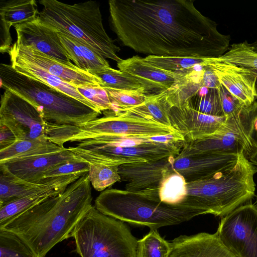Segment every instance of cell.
<instances>
[{
    "instance_id": "cell-22",
    "label": "cell",
    "mask_w": 257,
    "mask_h": 257,
    "mask_svg": "<svg viewBox=\"0 0 257 257\" xmlns=\"http://www.w3.org/2000/svg\"><path fill=\"white\" fill-rule=\"evenodd\" d=\"M58 36L70 59L80 69L95 75L111 68L105 58L82 42L60 32Z\"/></svg>"
},
{
    "instance_id": "cell-32",
    "label": "cell",
    "mask_w": 257,
    "mask_h": 257,
    "mask_svg": "<svg viewBox=\"0 0 257 257\" xmlns=\"http://www.w3.org/2000/svg\"><path fill=\"white\" fill-rule=\"evenodd\" d=\"M104 88L107 92L111 103V109L109 110L115 113L142 104L150 95L143 89L123 90Z\"/></svg>"
},
{
    "instance_id": "cell-26",
    "label": "cell",
    "mask_w": 257,
    "mask_h": 257,
    "mask_svg": "<svg viewBox=\"0 0 257 257\" xmlns=\"http://www.w3.org/2000/svg\"><path fill=\"white\" fill-rule=\"evenodd\" d=\"M166 91L157 94L150 95L149 98L142 104L120 112H125L152 119L162 124L172 127L169 117L172 107L167 101Z\"/></svg>"
},
{
    "instance_id": "cell-40",
    "label": "cell",
    "mask_w": 257,
    "mask_h": 257,
    "mask_svg": "<svg viewBox=\"0 0 257 257\" xmlns=\"http://www.w3.org/2000/svg\"><path fill=\"white\" fill-rule=\"evenodd\" d=\"M254 138L255 140V149L249 157L248 160L253 165L257 167V119L254 125Z\"/></svg>"
},
{
    "instance_id": "cell-21",
    "label": "cell",
    "mask_w": 257,
    "mask_h": 257,
    "mask_svg": "<svg viewBox=\"0 0 257 257\" xmlns=\"http://www.w3.org/2000/svg\"><path fill=\"white\" fill-rule=\"evenodd\" d=\"M83 174H76L47 178L41 183L27 182L1 173L0 206L15 199L39 193L64 184H71Z\"/></svg>"
},
{
    "instance_id": "cell-27",
    "label": "cell",
    "mask_w": 257,
    "mask_h": 257,
    "mask_svg": "<svg viewBox=\"0 0 257 257\" xmlns=\"http://www.w3.org/2000/svg\"><path fill=\"white\" fill-rule=\"evenodd\" d=\"M39 13L34 0L0 1V21L10 28L12 26L36 19Z\"/></svg>"
},
{
    "instance_id": "cell-8",
    "label": "cell",
    "mask_w": 257,
    "mask_h": 257,
    "mask_svg": "<svg viewBox=\"0 0 257 257\" xmlns=\"http://www.w3.org/2000/svg\"><path fill=\"white\" fill-rule=\"evenodd\" d=\"M72 237L81 257H136L137 240L129 227L93 205L77 223Z\"/></svg>"
},
{
    "instance_id": "cell-23",
    "label": "cell",
    "mask_w": 257,
    "mask_h": 257,
    "mask_svg": "<svg viewBox=\"0 0 257 257\" xmlns=\"http://www.w3.org/2000/svg\"><path fill=\"white\" fill-rule=\"evenodd\" d=\"M10 57L13 68L18 72L40 81L97 110L89 101L80 94L76 87L64 81L60 78L51 74L37 65L13 55H10Z\"/></svg>"
},
{
    "instance_id": "cell-12",
    "label": "cell",
    "mask_w": 257,
    "mask_h": 257,
    "mask_svg": "<svg viewBox=\"0 0 257 257\" xmlns=\"http://www.w3.org/2000/svg\"><path fill=\"white\" fill-rule=\"evenodd\" d=\"M8 53L37 65L75 87L102 86L101 80L97 76L80 69L74 64L68 65L61 63L32 46H23L15 42Z\"/></svg>"
},
{
    "instance_id": "cell-7",
    "label": "cell",
    "mask_w": 257,
    "mask_h": 257,
    "mask_svg": "<svg viewBox=\"0 0 257 257\" xmlns=\"http://www.w3.org/2000/svg\"><path fill=\"white\" fill-rule=\"evenodd\" d=\"M43 9L38 18L58 32L88 46L104 58L119 61V47L107 34L102 23L99 4L89 1L73 5L56 0H41Z\"/></svg>"
},
{
    "instance_id": "cell-2",
    "label": "cell",
    "mask_w": 257,
    "mask_h": 257,
    "mask_svg": "<svg viewBox=\"0 0 257 257\" xmlns=\"http://www.w3.org/2000/svg\"><path fill=\"white\" fill-rule=\"evenodd\" d=\"M92 201L87 173L62 193L29 209L1 229L18 234L37 257H45L55 245L72 236L77 223L92 206Z\"/></svg>"
},
{
    "instance_id": "cell-10",
    "label": "cell",
    "mask_w": 257,
    "mask_h": 257,
    "mask_svg": "<svg viewBox=\"0 0 257 257\" xmlns=\"http://www.w3.org/2000/svg\"><path fill=\"white\" fill-rule=\"evenodd\" d=\"M216 233L236 257H257V207H238L222 218Z\"/></svg>"
},
{
    "instance_id": "cell-37",
    "label": "cell",
    "mask_w": 257,
    "mask_h": 257,
    "mask_svg": "<svg viewBox=\"0 0 257 257\" xmlns=\"http://www.w3.org/2000/svg\"><path fill=\"white\" fill-rule=\"evenodd\" d=\"M77 91L99 111L111 110V103L107 92L102 87L77 86Z\"/></svg>"
},
{
    "instance_id": "cell-41",
    "label": "cell",
    "mask_w": 257,
    "mask_h": 257,
    "mask_svg": "<svg viewBox=\"0 0 257 257\" xmlns=\"http://www.w3.org/2000/svg\"><path fill=\"white\" fill-rule=\"evenodd\" d=\"M257 74V70H253ZM255 91H256V99H257V77L255 84Z\"/></svg>"
},
{
    "instance_id": "cell-38",
    "label": "cell",
    "mask_w": 257,
    "mask_h": 257,
    "mask_svg": "<svg viewBox=\"0 0 257 257\" xmlns=\"http://www.w3.org/2000/svg\"><path fill=\"white\" fill-rule=\"evenodd\" d=\"M224 116L231 115L239 111L243 107L239 101L222 85L218 89Z\"/></svg>"
},
{
    "instance_id": "cell-19",
    "label": "cell",
    "mask_w": 257,
    "mask_h": 257,
    "mask_svg": "<svg viewBox=\"0 0 257 257\" xmlns=\"http://www.w3.org/2000/svg\"><path fill=\"white\" fill-rule=\"evenodd\" d=\"M175 157H168L148 162L133 163L118 167L120 181L126 182L125 190L137 191L159 187Z\"/></svg>"
},
{
    "instance_id": "cell-15",
    "label": "cell",
    "mask_w": 257,
    "mask_h": 257,
    "mask_svg": "<svg viewBox=\"0 0 257 257\" xmlns=\"http://www.w3.org/2000/svg\"><path fill=\"white\" fill-rule=\"evenodd\" d=\"M17 33L18 44L32 46L38 51L68 65L71 62L63 48L58 36V32L53 28L36 19L14 26Z\"/></svg>"
},
{
    "instance_id": "cell-20",
    "label": "cell",
    "mask_w": 257,
    "mask_h": 257,
    "mask_svg": "<svg viewBox=\"0 0 257 257\" xmlns=\"http://www.w3.org/2000/svg\"><path fill=\"white\" fill-rule=\"evenodd\" d=\"M170 245L168 257H236L216 232L181 235L170 242Z\"/></svg>"
},
{
    "instance_id": "cell-24",
    "label": "cell",
    "mask_w": 257,
    "mask_h": 257,
    "mask_svg": "<svg viewBox=\"0 0 257 257\" xmlns=\"http://www.w3.org/2000/svg\"><path fill=\"white\" fill-rule=\"evenodd\" d=\"M70 184L60 186L18 198L0 206V229L29 209L64 191Z\"/></svg>"
},
{
    "instance_id": "cell-34",
    "label": "cell",
    "mask_w": 257,
    "mask_h": 257,
    "mask_svg": "<svg viewBox=\"0 0 257 257\" xmlns=\"http://www.w3.org/2000/svg\"><path fill=\"white\" fill-rule=\"evenodd\" d=\"M95 75L101 79V87L103 88L123 90H145L139 81L132 75L111 67Z\"/></svg>"
},
{
    "instance_id": "cell-35",
    "label": "cell",
    "mask_w": 257,
    "mask_h": 257,
    "mask_svg": "<svg viewBox=\"0 0 257 257\" xmlns=\"http://www.w3.org/2000/svg\"><path fill=\"white\" fill-rule=\"evenodd\" d=\"M196 96L195 102H190L195 109L212 116H224L218 89L203 87Z\"/></svg>"
},
{
    "instance_id": "cell-18",
    "label": "cell",
    "mask_w": 257,
    "mask_h": 257,
    "mask_svg": "<svg viewBox=\"0 0 257 257\" xmlns=\"http://www.w3.org/2000/svg\"><path fill=\"white\" fill-rule=\"evenodd\" d=\"M119 70L127 73L137 79L149 95L170 89L179 79L180 75L158 67L145 58L134 56L117 62Z\"/></svg>"
},
{
    "instance_id": "cell-25",
    "label": "cell",
    "mask_w": 257,
    "mask_h": 257,
    "mask_svg": "<svg viewBox=\"0 0 257 257\" xmlns=\"http://www.w3.org/2000/svg\"><path fill=\"white\" fill-rule=\"evenodd\" d=\"M64 148L47 139L17 140L10 146L0 150V163L13 159L54 153Z\"/></svg>"
},
{
    "instance_id": "cell-28",
    "label": "cell",
    "mask_w": 257,
    "mask_h": 257,
    "mask_svg": "<svg viewBox=\"0 0 257 257\" xmlns=\"http://www.w3.org/2000/svg\"><path fill=\"white\" fill-rule=\"evenodd\" d=\"M160 200L172 205L181 204L187 196V182L172 167L164 175L159 186Z\"/></svg>"
},
{
    "instance_id": "cell-17",
    "label": "cell",
    "mask_w": 257,
    "mask_h": 257,
    "mask_svg": "<svg viewBox=\"0 0 257 257\" xmlns=\"http://www.w3.org/2000/svg\"><path fill=\"white\" fill-rule=\"evenodd\" d=\"M210 60L209 65L221 85L242 106H249L256 100L257 74L253 70L213 58Z\"/></svg>"
},
{
    "instance_id": "cell-1",
    "label": "cell",
    "mask_w": 257,
    "mask_h": 257,
    "mask_svg": "<svg viewBox=\"0 0 257 257\" xmlns=\"http://www.w3.org/2000/svg\"><path fill=\"white\" fill-rule=\"evenodd\" d=\"M192 0H110L111 28L137 52L171 57L219 58L230 36L203 15Z\"/></svg>"
},
{
    "instance_id": "cell-39",
    "label": "cell",
    "mask_w": 257,
    "mask_h": 257,
    "mask_svg": "<svg viewBox=\"0 0 257 257\" xmlns=\"http://www.w3.org/2000/svg\"><path fill=\"white\" fill-rule=\"evenodd\" d=\"M16 140L12 131L5 124L0 123V150L10 146Z\"/></svg>"
},
{
    "instance_id": "cell-14",
    "label": "cell",
    "mask_w": 257,
    "mask_h": 257,
    "mask_svg": "<svg viewBox=\"0 0 257 257\" xmlns=\"http://www.w3.org/2000/svg\"><path fill=\"white\" fill-rule=\"evenodd\" d=\"M169 117L172 127L183 137L185 143L215 133L224 124L226 118L200 112L190 103L182 107H172Z\"/></svg>"
},
{
    "instance_id": "cell-30",
    "label": "cell",
    "mask_w": 257,
    "mask_h": 257,
    "mask_svg": "<svg viewBox=\"0 0 257 257\" xmlns=\"http://www.w3.org/2000/svg\"><path fill=\"white\" fill-rule=\"evenodd\" d=\"M170 249V242L162 237L157 229H151L137 240L136 257H168Z\"/></svg>"
},
{
    "instance_id": "cell-3",
    "label": "cell",
    "mask_w": 257,
    "mask_h": 257,
    "mask_svg": "<svg viewBox=\"0 0 257 257\" xmlns=\"http://www.w3.org/2000/svg\"><path fill=\"white\" fill-rule=\"evenodd\" d=\"M94 206L103 214L130 223L148 226L150 229L176 225L204 213L181 203L162 202L159 187L137 191L108 189L96 198Z\"/></svg>"
},
{
    "instance_id": "cell-9",
    "label": "cell",
    "mask_w": 257,
    "mask_h": 257,
    "mask_svg": "<svg viewBox=\"0 0 257 257\" xmlns=\"http://www.w3.org/2000/svg\"><path fill=\"white\" fill-rule=\"evenodd\" d=\"M104 116L76 125L47 122L46 134L50 142L64 148L67 142H80L95 136L114 135L139 137H166L178 133L153 120L125 112L103 111Z\"/></svg>"
},
{
    "instance_id": "cell-11",
    "label": "cell",
    "mask_w": 257,
    "mask_h": 257,
    "mask_svg": "<svg viewBox=\"0 0 257 257\" xmlns=\"http://www.w3.org/2000/svg\"><path fill=\"white\" fill-rule=\"evenodd\" d=\"M0 123L8 126L17 140L47 139L46 121L35 107L8 90L1 96Z\"/></svg>"
},
{
    "instance_id": "cell-36",
    "label": "cell",
    "mask_w": 257,
    "mask_h": 257,
    "mask_svg": "<svg viewBox=\"0 0 257 257\" xmlns=\"http://www.w3.org/2000/svg\"><path fill=\"white\" fill-rule=\"evenodd\" d=\"M89 169V164L87 161H67L52 167L43 173L42 181L47 178L76 174H84L88 173Z\"/></svg>"
},
{
    "instance_id": "cell-16",
    "label": "cell",
    "mask_w": 257,
    "mask_h": 257,
    "mask_svg": "<svg viewBox=\"0 0 257 257\" xmlns=\"http://www.w3.org/2000/svg\"><path fill=\"white\" fill-rule=\"evenodd\" d=\"M240 154L180 153L174 157L172 167L189 182L209 177L231 166L236 163Z\"/></svg>"
},
{
    "instance_id": "cell-33",
    "label": "cell",
    "mask_w": 257,
    "mask_h": 257,
    "mask_svg": "<svg viewBox=\"0 0 257 257\" xmlns=\"http://www.w3.org/2000/svg\"><path fill=\"white\" fill-rule=\"evenodd\" d=\"M0 257H37L16 233L0 229Z\"/></svg>"
},
{
    "instance_id": "cell-5",
    "label": "cell",
    "mask_w": 257,
    "mask_h": 257,
    "mask_svg": "<svg viewBox=\"0 0 257 257\" xmlns=\"http://www.w3.org/2000/svg\"><path fill=\"white\" fill-rule=\"evenodd\" d=\"M184 141L179 133L159 137L102 135L82 140L76 147L68 148L88 162L119 166L176 157Z\"/></svg>"
},
{
    "instance_id": "cell-4",
    "label": "cell",
    "mask_w": 257,
    "mask_h": 257,
    "mask_svg": "<svg viewBox=\"0 0 257 257\" xmlns=\"http://www.w3.org/2000/svg\"><path fill=\"white\" fill-rule=\"evenodd\" d=\"M257 169L241 153L236 163L199 180L187 182V196L182 203L204 214L224 217L254 196Z\"/></svg>"
},
{
    "instance_id": "cell-6",
    "label": "cell",
    "mask_w": 257,
    "mask_h": 257,
    "mask_svg": "<svg viewBox=\"0 0 257 257\" xmlns=\"http://www.w3.org/2000/svg\"><path fill=\"white\" fill-rule=\"evenodd\" d=\"M1 87L35 107L44 120L76 125L95 119L101 112L38 80L16 71L11 64L0 65Z\"/></svg>"
},
{
    "instance_id": "cell-29",
    "label": "cell",
    "mask_w": 257,
    "mask_h": 257,
    "mask_svg": "<svg viewBox=\"0 0 257 257\" xmlns=\"http://www.w3.org/2000/svg\"><path fill=\"white\" fill-rule=\"evenodd\" d=\"M214 61L226 62L244 68L257 70V53L254 51L247 41L230 45L227 52Z\"/></svg>"
},
{
    "instance_id": "cell-13",
    "label": "cell",
    "mask_w": 257,
    "mask_h": 257,
    "mask_svg": "<svg viewBox=\"0 0 257 257\" xmlns=\"http://www.w3.org/2000/svg\"><path fill=\"white\" fill-rule=\"evenodd\" d=\"M87 161L69 148L50 154L13 159L0 163L1 173L31 183H41L43 173L67 161Z\"/></svg>"
},
{
    "instance_id": "cell-31",
    "label": "cell",
    "mask_w": 257,
    "mask_h": 257,
    "mask_svg": "<svg viewBox=\"0 0 257 257\" xmlns=\"http://www.w3.org/2000/svg\"><path fill=\"white\" fill-rule=\"evenodd\" d=\"M88 176L90 184L98 191H102L120 181L118 167L102 163H90Z\"/></svg>"
}]
</instances>
